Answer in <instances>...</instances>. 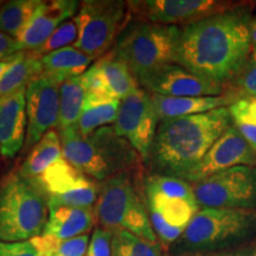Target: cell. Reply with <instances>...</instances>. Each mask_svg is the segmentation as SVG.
Returning <instances> with one entry per match:
<instances>
[{
  "mask_svg": "<svg viewBox=\"0 0 256 256\" xmlns=\"http://www.w3.org/2000/svg\"><path fill=\"white\" fill-rule=\"evenodd\" d=\"M232 124L256 156V98H238L228 107Z\"/></svg>",
  "mask_w": 256,
  "mask_h": 256,
  "instance_id": "83f0119b",
  "label": "cell"
},
{
  "mask_svg": "<svg viewBox=\"0 0 256 256\" xmlns=\"http://www.w3.org/2000/svg\"><path fill=\"white\" fill-rule=\"evenodd\" d=\"M63 156L60 136L51 130L38 142L19 168V174L28 179L40 177L54 162Z\"/></svg>",
  "mask_w": 256,
  "mask_h": 256,
  "instance_id": "7402d4cb",
  "label": "cell"
},
{
  "mask_svg": "<svg viewBox=\"0 0 256 256\" xmlns=\"http://www.w3.org/2000/svg\"><path fill=\"white\" fill-rule=\"evenodd\" d=\"M236 166H256V156L232 124L224 132L196 166L180 179L190 184Z\"/></svg>",
  "mask_w": 256,
  "mask_h": 256,
  "instance_id": "9a60e30c",
  "label": "cell"
},
{
  "mask_svg": "<svg viewBox=\"0 0 256 256\" xmlns=\"http://www.w3.org/2000/svg\"><path fill=\"white\" fill-rule=\"evenodd\" d=\"M128 2L119 0H86L74 20L78 28V37L74 46L92 58L107 55L124 28L130 24Z\"/></svg>",
  "mask_w": 256,
  "mask_h": 256,
  "instance_id": "9c48e42d",
  "label": "cell"
},
{
  "mask_svg": "<svg viewBox=\"0 0 256 256\" xmlns=\"http://www.w3.org/2000/svg\"><path fill=\"white\" fill-rule=\"evenodd\" d=\"M25 90L0 98V152L6 158H14L26 139Z\"/></svg>",
  "mask_w": 256,
  "mask_h": 256,
  "instance_id": "ac0fdd59",
  "label": "cell"
},
{
  "mask_svg": "<svg viewBox=\"0 0 256 256\" xmlns=\"http://www.w3.org/2000/svg\"><path fill=\"white\" fill-rule=\"evenodd\" d=\"M230 126L228 107L160 121L148 162L162 176L180 178Z\"/></svg>",
  "mask_w": 256,
  "mask_h": 256,
  "instance_id": "7a4b0ae2",
  "label": "cell"
},
{
  "mask_svg": "<svg viewBox=\"0 0 256 256\" xmlns=\"http://www.w3.org/2000/svg\"><path fill=\"white\" fill-rule=\"evenodd\" d=\"M78 25H76L74 18L68 19V20L64 22L63 24H60V26L54 31V34H51L40 48L32 50L31 52H34L37 57L42 58V57L48 55V54L63 49V48L66 46H69V44H75V42L78 40Z\"/></svg>",
  "mask_w": 256,
  "mask_h": 256,
  "instance_id": "1f68e13d",
  "label": "cell"
},
{
  "mask_svg": "<svg viewBox=\"0 0 256 256\" xmlns=\"http://www.w3.org/2000/svg\"><path fill=\"white\" fill-rule=\"evenodd\" d=\"M98 192L100 190L96 186L95 182L86 176L81 183L70 191L60 196L48 198V204H49V209L58 206L92 208L98 202Z\"/></svg>",
  "mask_w": 256,
  "mask_h": 256,
  "instance_id": "f546056e",
  "label": "cell"
},
{
  "mask_svg": "<svg viewBox=\"0 0 256 256\" xmlns=\"http://www.w3.org/2000/svg\"><path fill=\"white\" fill-rule=\"evenodd\" d=\"M78 2L75 0H51L42 2L30 22L25 25L18 37L24 51H32L40 48L54 31L78 14Z\"/></svg>",
  "mask_w": 256,
  "mask_h": 256,
  "instance_id": "2e32d148",
  "label": "cell"
},
{
  "mask_svg": "<svg viewBox=\"0 0 256 256\" xmlns=\"http://www.w3.org/2000/svg\"><path fill=\"white\" fill-rule=\"evenodd\" d=\"M191 185L200 208L256 210V166H236Z\"/></svg>",
  "mask_w": 256,
  "mask_h": 256,
  "instance_id": "30bf717a",
  "label": "cell"
},
{
  "mask_svg": "<svg viewBox=\"0 0 256 256\" xmlns=\"http://www.w3.org/2000/svg\"><path fill=\"white\" fill-rule=\"evenodd\" d=\"M120 100L106 96H98L86 92L81 118L78 124V130L82 136H88L98 128L115 124L119 114Z\"/></svg>",
  "mask_w": 256,
  "mask_h": 256,
  "instance_id": "44dd1931",
  "label": "cell"
},
{
  "mask_svg": "<svg viewBox=\"0 0 256 256\" xmlns=\"http://www.w3.org/2000/svg\"><path fill=\"white\" fill-rule=\"evenodd\" d=\"M95 215L101 228L112 232L124 230L146 241L158 242L148 211L130 174L113 176L102 182Z\"/></svg>",
  "mask_w": 256,
  "mask_h": 256,
  "instance_id": "52a82bcc",
  "label": "cell"
},
{
  "mask_svg": "<svg viewBox=\"0 0 256 256\" xmlns=\"http://www.w3.org/2000/svg\"><path fill=\"white\" fill-rule=\"evenodd\" d=\"M63 80L43 72L28 83L25 90L28 130L25 147L34 146L60 118V89Z\"/></svg>",
  "mask_w": 256,
  "mask_h": 256,
  "instance_id": "4fadbf2b",
  "label": "cell"
},
{
  "mask_svg": "<svg viewBox=\"0 0 256 256\" xmlns=\"http://www.w3.org/2000/svg\"><path fill=\"white\" fill-rule=\"evenodd\" d=\"M23 51V46L19 44V42L14 37L0 31V62L14 55H18Z\"/></svg>",
  "mask_w": 256,
  "mask_h": 256,
  "instance_id": "8d00e7d4",
  "label": "cell"
},
{
  "mask_svg": "<svg viewBox=\"0 0 256 256\" xmlns=\"http://www.w3.org/2000/svg\"><path fill=\"white\" fill-rule=\"evenodd\" d=\"M48 196L36 179L10 172L0 182V241L23 242L44 232Z\"/></svg>",
  "mask_w": 256,
  "mask_h": 256,
  "instance_id": "277c9868",
  "label": "cell"
},
{
  "mask_svg": "<svg viewBox=\"0 0 256 256\" xmlns=\"http://www.w3.org/2000/svg\"><path fill=\"white\" fill-rule=\"evenodd\" d=\"M252 20L242 5L182 28L176 64L226 86L252 51Z\"/></svg>",
  "mask_w": 256,
  "mask_h": 256,
  "instance_id": "6da1fadb",
  "label": "cell"
},
{
  "mask_svg": "<svg viewBox=\"0 0 256 256\" xmlns=\"http://www.w3.org/2000/svg\"><path fill=\"white\" fill-rule=\"evenodd\" d=\"M254 256H256V252H255V255Z\"/></svg>",
  "mask_w": 256,
  "mask_h": 256,
  "instance_id": "60d3db41",
  "label": "cell"
},
{
  "mask_svg": "<svg viewBox=\"0 0 256 256\" xmlns=\"http://www.w3.org/2000/svg\"><path fill=\"white\" fill-rule=\"evenodd\" d=\"M180 34L178 26L133 22L121 32L113 52L138 78L160 66L176 63Z\"/></svg>",
  "mask_w": 256,
  "mask_h": 256,
  "instance_id": "8992f818",
  "label": "cell"
},
{
  "mask_svg": "<svg viewBox=\"0 0 256 256\" xmlns=\"http://www.w3.org/2000/svg\"><path fill=\"white\" fill-rule=\"evenodd\" d=\"M165 256H168V255H165Z\"/></svg>",
  "mask_w": 256,
  "mask_h": 256,
  "instance_id": "b9f144b4",
  "label": "cell"
},
{
  "mask_svg": "<svg viewBox=\"0 0 256 256\" xmlns=\"http://www.w3.org/2000/svg\"><path fill=\"white\" fill-rule=\"evenodd\" d=\"M136 81L152 94L171 98L220 96L226 92V86L202 78L176 63L160 66L139 76Z\"/></svg>",
  "mask_w": 256,
  "mask_h": 256,
  "instance_id": "5bb4252c",
  "label": "cell"
},
{
  "mask_svg": "<svg viewBox=\"0 0 256 256\" xmlns=\"http://www.w3.org/2000/svg\"><path fill=\"white\" fill-rule=\"evenodd\" d=\"M232 101L238 98H256V49H252L238 72L226 86V92Z\"/></svg>",
  "mask_w": 256,
  "mask_h": 256,
  "instance_id": "4dcf8cb0",
  "label": "cell"
},
{
  "mask_svg": "<svg viewBox=\"0 0 256 256\" xmlns=\"http://www.w3.org/2000/svg\"><path fill=\"white\" fill-rule=\"evenodd\" d=\"M112 256H162L158 242H150L133 234L118 230L112 238Z\"/></svg>",
  "mask_w": 256,
  "mask_h": 256,
  "instance_id": "f1b7e54d",
  "label": "cell"
},
{
  "mask_svg": "<svg viewBox=\"0 0 256 256\" xmlns=\"http://www.w3.org/2000/svg\"><path fill=\"white\" fill-rule=\"evenodd\" d=\"M88 72L98 92L108 98L121 101L139 88L127 64L118 58L113 50L92 63Z\"/></svg>",
  "mask_w": 256,
  "mask_h": 256,
  "instance_id": "e0dca14e",
  "label": "cell"
},
{
  "mask_svg": "<svg viewBox=\"0 0 256 256\" xmlns=\"http://www.w3.org/2000/svg\"><path fill=\"white\" fill-rule=\"evenodd\" d=\"M63 156L78 171L96 180L104 182L120 174H130L142 159L114 127H101L88 136L80 134L78 126L60 130Z\"/></svg>",
  "mask_w": 256,
  "mask_h": 256,
  "instance_id": "3957f363",
  "label": "cell"
},
{
  "mask_svg": "<svg viewBox=\"0 0 256 256\" xmlns=\"http://www.w3.org/2000/svg\"><path fill=\"white\" fill-rule=\"evenodd\" d=\"M43 0H12L0 8V31L17 38Z\"/></svg>",
  "mask_w": 256,
  "mask_h": 256,
  "instance_id": "4316f807",
  "label": "cell"
},
{
  "mask_svg": "<svg viewBox=\"0 0 256 256\" xmlns=\"http://www.w3.org/2000/svg\"><path fill=\"white\" fill-rule=\"evenodd\" d=\"M88 244V234L70 240H60L51 256H86Z\"/></svg>",
  "mask_w": 256,
  "mask_h": 256,
  "instance_id": "836d02e7",
  "label": "cell"
},
{
  "mask_svg": "<svg viewBox=\"0 0 256 256\" xmlns=\"http://www.w3.org/2000/svg\"><path fill=\"white\" fill-rule=\"evenodd\" d=\"M20 54H22V52H20ZM20 54H18V55H14V56L10 57V58L5 60H2V62H0V76H2V74H4V72H6V70H8V69L10 68V66H11L12 63L16 62V60L18 58Z\"/></svg>",
  "mask_w": 256,
  "mask_h": 256,
  "instance_id": "74e56055",
  "label": "cell"
},
{
  "mask_svg": "<svg viewBox=\"0 0 256 256\" xmlns=\"http://www.w3.org/2000/svg\"><path fill=\"white\" fill-rule=\"evenodd\" d=\"M112 238L113 232L110 230L96 228L89 241L86 256H112Z\"/></svg>",
  "mask_w": 256,
  "mask_h": 256,
  "instance_id": "d6a6232c",
  "label": "cell"
},
{
  "mask_svg": "<svg viewBox=\"0 0 256 256\" xmlns=\"http://www.w3.org/2000/svg\"><path fill=\"white\" fill-rule=\"evenodd\" d=\"M151 100L159 121L206 113L218 108L229 107L234 102L228 94L200 98H171L151 94Z\"/></svg>",
  "mask_w": 256,
  "mask_h": 256,
  "instance_id": "d6986e66",
  "label": "cell"
},
{
  "mask_svg": "<svg viewBox=\"0 0 256 256\" xmlns=\"http://www.w3.org/2000/svg\"><path fill=\"white\" fill-rule=\"evenodd\" d=\"M2 4H4V2H0V8H2Z\"/></svg>",
  "mask_w": 256,
  "mask_h": 256,
  "instance_id": "ab89813d",
  "label": "cell"
},
{
  "mask_svg": "<svg viewBox=\"0 0 256 256\" xmlns=\"http://www.w3.org/2000/svg\"><path fill=\"white\" fill-rule=\"evenodd\" d=\"M252 248H226L212 250H184L178 256H254Z\"/></svg>",
  "mask_w": 256,
  "mask_h": 256,
  "instance_id": "d590c367",
  "label": "cell"
},
{
  "mask_svg": "<svg viewBox=\"0 0 256 256\" xmlns=\"http://www.w3.org/2000/svg\"><path fill=\"white\" fill-rule=\"evenodd\" d=\"M86 100V89L81 76L64 80L60 89L58 130L78 126Z\"/></svg>",
  "mask_w": 256,
  "mask_h": 256,
  "instance_id": "484cf974",
  "label": "cell"
},
{
  "mask_svg": "<svg viewBox=\"0 0 256 256\" xmlns=\"http://www.w3.org/2000/svg\"><path fill=\"white\" fill-rule=\"evenodd\" d=\"M256 232V210L200 208L180 238L185 250L232 248Z\"/></svg>",
  "mask_w": 256,
  "mask_h": 256,
  "instance_id": "ba28073f",
  "label": "cell"
},
{
  "mask_svg": "<svg viewBox=\"0 0 256 256\" xmlns=\"http://www.w3.org/2000/svg\"><path fill=\"white\" fill-rule=\"evenodd\" d=\"M158 122L151 95L139 87L121 100L114 130L132 145L144 162H148Z\"/></svg>",
  "mask_w": 256,
  "mask_h": 256,
  "instance_id": "7c38bea8",
  "label": "cell"
},
{
  "mask_svg": "<svg viewBox=\"0 0 256 256\" xmlns=\"http://www.w3.org/2000/svg\"><path fill=\"white\" fill-rule=\"evenodd\" d=\"M95 220L92 208H52L49 209V220L43 234L58 240L78 238L90 232Z\"/></svg>",
  "mask_w": 256,
  "mask_h": 256,
  "instance_id": "ffe728a7",
  "label": "cell"
},
{
  "mask_svg": "<svg viewBox=\"0 0 256 256\" xmlns=\"http://www.w3.org/2000/svg\"><path fill=\"white\" fill-rule=\"evenodd\" d=\"M250 42L252 49H256V17L252 18L250 23Z\"/></svg>",
  "mask_w": 256,
  "mask_h": 256,
  "instance_id": "f35d334b",
  "label": "cell"
},
{
  "mask_svg": "<svg viewBox=\"0 0 256 256\" xmlns=\"http://www.w3.org/2000/svg\"><path fill=\"white\" fill-rule=\"evenodd\" d=\"M0 256H40L30 241L2 242Z\"/></svg>",
  "mask_w": 256,
  "mask_h": 256,
  "instance_id": "e575fe53",
  "label": "cell"
},
{
  "mask_svg": "<svg viewBox=\"0 0 256 256\" xmlns=\"http://www.w3.org/2000/svg\"><path fill=\"white\" fill-rule=\"evenodd\" d=\"M145 192L156 235L168 244L177 241L200 209L192 185L180 178L153 174L147 178Z\"/></svg>",
  "mask_w": 256,
  "mask_h": 256,
  "instance_id": "5b68a950",
  "label": "cell"
},
{
  "mask_svg": "<svg viewBox=\"0 0 256 256\" xmlns=\"http://www.w3.org/2000/svg\"><path fill=\"white\" fill-rule=\"evenodd\" d=\"M244 5V4H243ZM130 14L162 25H186L240 8L238 2L220 0H144L128 2Z\"/></svg>",
  "mask_w": 256,
  "mask_h": 256,
  "instance_id": "8fae6325",
  "label": "cell"
},
{
  "mask_svg": "<svg viewBox=\"0 0 256 256\" xmlns=\"http://www.w3.org/2000/svg\"><path fill=\"white\" fill-rule=\"evenodd\" d=\"M42 58L34 52H22L14 63L0 76V98L25 90L32 80L44 72Z\"/></svg>",
  "mask_w": 256,
  "mask_h": 256,
  "instance_id": "603a6c76",
  "label": "cell"
},
{
  "mask_svg": "<svg viewBox=\"0 0 256 256\" xmlns=\"http://www.w3.org/2000/svg\"><path fill=\"white\" fill-rule=\"evenodd\" d=\"M44 72L55 75L64 80L82 76L90 68L94 58L86 55L75 46H66L42 57Z\"/></svg>",
  "mask_w": 256,
  "mask_h": 256,
  "instance_id": "cb8c5ba5",
  "label": "cell"
},
{
  "mask_svg": "<svg viewBox=\"0 0 256 256\" xmlns=\"http://www.w3.org/2000/svg\"><path fill=\"white\" fill-rule=\"evenodd\" d=\"M84 177L86 174H83L62 156L54 162L40 177L36 178V180L49 198L70 191L81 183Z\"/></svg>",
  "mask_w": 256,
  "mask_h": 256,
  "instance_id": "d4e9b609",
  "label": "cell"
}]
</instances>
